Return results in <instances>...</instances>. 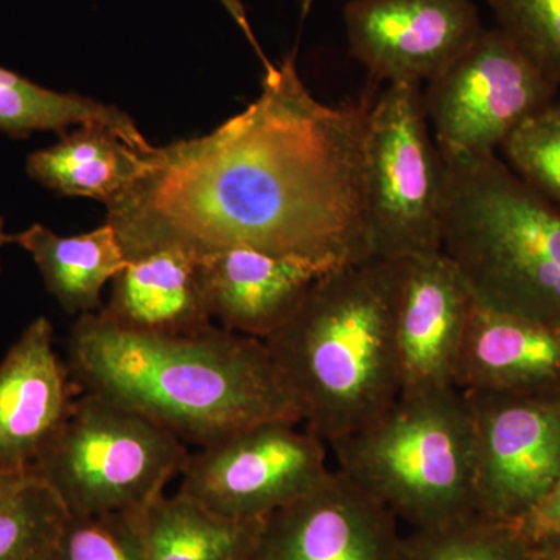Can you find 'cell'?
Wrapping results in <instances>:
<instances>
[{
	"label": "cell",
	"mask_w": 560,
	"mask_h": 560,
	"mask_svg": "<svg viewBox=\"0 0 560 560\" xmlns=\"http://www.w3.org/2000/svg\"><path fill=\"white\" fill-rule=\"evenodd\" d=\"M370 108L368 101L319 102L294 54L270 62L259 97L241 114L142 154L136 178L106 205L125 259L249 248L327 272L370 260Z\"/></svg>",
	"instance_id": "6da1fadb"
},
{
	"label": "cell",
	"mask_w": 560,
	"mask_h": 560,
	"mask_svg": "<svg viewBox=\"0 0 560 560\" xmlns=\"http://www.w3.org/2000/svg\"><path fill=\"white\" fill-rule=\"evenodd\" d=\"M69 372L84 390L147 416L198 447L301 412L267 345L210 324L183 335L124 329L101 313L79 316Z\"/></svg>",
	"instance_id": "7a4b0ae2"
},
{
	"label": "cell",
	"mask_w": 560,
	"mask_h": 560,
	"mask_svg": "<svg viewBox=\"0 0 560 560\" xmlns=\"http://www.w3.org/2000/svg\"><path fill=\"white\" fill-rule=\"evenodd\" d=\"M394 291L396 260L338 268L320 276L264 341L302 423L327 445L363 429L399 399Z\"/></svg>",
	"instance_id": "3957f363"
},
{
	"label": "cell",
	"mask_w": 560,
	"mask_h": 560,
	"mask_svg": "<svg viewBox=\"0 0 560 560\" xmlns=\"http://www.w3.org/2000/svg\"><path fill=\"white\" fill-rule=\"evenodd\" d=\"M442 161V250L475 301L560 326V208L497 154Z\"/></svg>",
	"instance_id": "277c9868"
},
{
	"label": "cell",
	"mask_w": 560,
	"mask_h": 560,
	"mask_svg": "<svg viewBox=\"0 0 560 560\" xmlns=\"http://www.w3.org/2000/svg\"><path fill=\"white\" fill-rule=\"evenodd\" d=\"M338 469L412 529L475 514V430L458 388L400 394L363 429L330 442Z\"/></svg>",
	"instance_id": "5b68a950"
},
{
	"label": "cell",
	"mask_w": 560,
	"mask_h": 560,
	"mask_svg": "<svg viewBox=\"0 0 560 560\" xmlns=\"http://www.w3.org/2000/svg\"><path fill=\"white\" fill-rule=\"evenodd\" d=\"M187 456L186 444L160 423L84 390L32 474L70 517L132 514L164 493Z\"/></svg>",
	"instance_id": "8992f818"
},
{
	"label": "cell",
	"mask_w": 560,
	"mask_h": 560,
	"mask_svg": "<svg viewBox=\"0 0 560 560\" xmlns=\"http://www.w3.org/2000/svg\"><path fill=\"white\" fill-rule=\"evenodd\" d=\"M364 176L371 259L393 261L442 250L444 161L420 84H386L372 103Z\"/></svg>",
	"instance_id": "52a82bcc"
},
{
	"label": "cell",
	"mask_w": 560,
	"mask_h": 560,
	"mask_svg": "<svg viewBox=\"0 0 560 560\" xmlns=\"http://www.w3.org/2000/svg\"><path fill=\"white\" fill-rule=\"evenodd\" d=\"M422 95L441 156L481 158L497 154L559 88L500 28H482Z\"/></svg>",
	"instance_id": "ba28073f"
},
{
	"label": "cell",
	"mask_w": 560,
	"mask_h": 560,
	"mask_svg": "<svg viewBox=\"0 0 560 560\" xmlns=\"http://www.w3.org/2000/svg\"><path fill=\"white\" fill-rule=\"evenodd\" d=\"M293 420H268L189 453L178 492L221 517L260 522L330 475L326 442Z\"/></svg>",
	"instance_id": "9c48e42d"
},
{
	"label": "cell",
	"mask_w": 560,
	"mask_h": 560,
	"mask_svg": "<svg viewBox=\"0 0 560 560\" xmlns=\"http://www.w3.org/2000/svg\"><path fill=\"white\" fill-rule=\"evenodd\" d=\"M464 394L475 430V511L522 523L560 480V396Z\"/></svg>",
	"instance_id": "30bf717a"
},
{
	"label": "cell",
	"mask_w": 560,
	"mask_h": 560,
	"mask_svg": "<svg viewBox=\"0 0 560 560\" xmlns=\"http://www.w3.org/2000/svg\"><path fill=\"white\" fill-rule=\"evenodd\" d=\"M345 24L350 55L372 79L420 86L485 28L471 0H350Z\"/></svg>",
	"instance_id": "8fae6325"
},
{
	"label": "cell",
	"mask_w": 560,
	"mask_h": 560,
	"mask_svg": "<svg viewBox=\"0 0 560 560\" xmlns=\"http://www.w3.org/2000/svg\"><path fill=\"white\" fill-rule=\"evenodd\" d=\"M397 518L331 470L318 488L259 522L246 560H400Z\"/></svg>",
	"instance_id": "7c38bea8"
},
{
	"label": "cell",
	"mask_w": 560,
	"mask_h": 560,
	"mask_svg": "<svg viewBox=\"0 0 560 560\" xmlns=\"http://www.w3.org/2000/svg\"><path fill=\"white\" fill-rule=\"evenodd\" d=\"M475 304L469 283L444 250L396 260L393 330L400 394L456 388V360Z\"/></svg>",
	"instance_id": "4fadbf2b"
},
{
	"label": "cell",
	"mask_w": 560,
	"mask_h": 560,
	"mask_svg": "<svg viewBox=\"0 0 560 560\" xmlns=\"http://www.w3.org/2000/svg\"><path fill=\"white\" fill-rule=\"evenodd\" d=\"M77 399L54 326L39 316L0 361V470L28 474L55 440Z\"/></svg>",
	"instance_id": "5bb4252c"
},
{
	"label": "cell",
	"mask_w": 560,
	"mask_h": 560,
	"mask_svg": "<svg viewBox=\"0 0 560 560\" xmlns=\"http://www.w3.org/2000/svg\"><path fill=\"white\" fill-rule=\"evenodd\" d=\"M463 393L560 396V326L475 304L460 342Z\"/></svg>",
	"instance_id": "9a60e30c"
},
{
	"label": "cell",
	"mask_w": 560,
	"mask_h": 560,
	"mask_svg": "<svg viewBox=\"0 0 560 560\" xmlns=\"http://www.w3.org/2000/svg\"><path fill=\"white\" fill-rule=\"evenodd\" d=\"M202 287L212 320L245 337L268 340L327 275L315 265L231 248L201 259Z\"/></svg>",
	"instance_id": "2e32d148"
},
{
	"label": "cell",
	"mask_w": 560,
	"mask_h": 560,
	"mask_svg": "<svg viewBox=\"0 0 560 560\" xmlns=\"http://www.w3.org/2000/svg\"><path fill=\"white\" fill-rule=\"evenodd\" d=\"M103 318L124 329L183 335L213 324L202 287L201 259L180 249L131 257L110 282Z\"/></svg>",
	"instance_id": "e0dca14e"
},
{
	"label": "cell",
	"mask_w": 560,
	"mask_h": 560,
	"mask_svg": "<svg viewBox=\"0 0 560 560\" xmlns=\"http://www.w3.org/2000/svg\"><path fill=\"white\" fill-rule=\"evenodd\" d=\"M11 243L31 254L47 291L69 315L101 311L103 290L127 264L108 221L97 230L70 237L36 223L11 235Z\"/></svg>",
	"instance_id": "ac0fdd59"
},
{
	"label": "cell",
	"mask_w": 560,
	"mask_h": 560,
	"mask_svg": "<svg viewBox=\"0 0 560 560\" xmlns=\"http://www.w3.org/2000/svg\"><path fill=\"white\" fill-rule=\"evenodd\" d=\"M143 560H246L259 522H238L176 492L132 512Z\"/></svg>",
	"instance_id": "d6986e66"
},
{
	"label": "cell",
	"mask_w": 560,
	"mask_h": 560,
	"mask_svg": "<svg viewBox=\"0 0 560 560\" xmlns=\"http://www.w3.org/2000/svg\"><path fill=\"white\" fill-rule=\"evenodd\" d=\"M142 154L105 128L79 127L32 153L27 173L47 189L106 206L136 178Z\"/></svg>",
	"instance_id": "ffe728a7"
},
{
	"label": "cell",
	"mask_w": 560,
	"mask_h": 560,
	"mask_svg": "<svg viewBox=\"0 0 560 560\" xmlns=\"http://www.w3.org/2000/svg\"><path fill=\"white\" fill-rule=\"evenodd\" d=\"M72 127H101L131 149L147 153L151 143L125 110L94 98L51 91L0 66V131L28 138L36 131L66 135Z\"/></svg>",
	"instance_id": "44dd1931"
},
{
	"label": "cell",
	"mask_w": 560,
	"mask_h": 560,
	"mask_svg": "<svg viewBox=\"0 0 560 560\" xmlns=\"http://www.w3.org/2000/svg\"><path fill=\"white\" fill-rule=\"evenodd\" d=\"M533 539L521 523L470 514L401 539L400 560H530Z\"/></svg>",
	"instance_id": "7402d4cb"
},
{
	"label": "cell",
	"mask_w": 560,
	"mask_h": 560,
	"mask_svg": "<svg viewBox=\"0 0 560 560\" xmlns=\"http://www.w3.org/2000/svg\"><path fill=\"white\" fill-rule=\"evenodd\" d=\"M68 521L57 493L31 474L0 506V560H51Z\"/></svg>",
	"instance_id": "603a6c76"
},
{
	"label": "cell",
	"mask_w": 560,
	"mask_h": 560,
	"mask_svg": "<svg viewBox=\"0 0 560 560\" xmlns=\"http://www.w3.org/2000/svg\"><path fill=\"white\" fill-rule=\"evenodd\" d=\"M511 171L560 208V98L530 117L501 147Z\"/></svg>",
	"instance_id": "cb8c5ba5"
},
{
	"label": "cell",
	"mask_w": 560,
	"mask_h": 560,
	"mask_svg": "<svg viewBox=\"0 0 560 560\" xmlns=\"http://www.w3.org/2000/svg\"><path fill=\"white\" fill-rule=\"evenodd\" d=\"M500 28L560 90V0H488Z\"/></svg>",
	"instance_id": "d4e9b609"
},
{
	"label": "cell",
	"mask_w": 560,
	"mask_h": 560,
	"mask_svg": "<svg viewBox=\"0 0 560 560\" xmlns=\"http://www.w3.org/2000/svg\"><path fill=\"white\" fill-rule=\"evenodd\" d=\"M51 560H143L131 514L69 515Z\"/></svg>",
	"instance_id": "484cf974"
},
{
	"label": "cell",
	"mask_w": 560,
	"mask_h": 560,
	"mask_svg": "<svg viewBox=\"0 0 560 560\" xmlns=\"http://www.w3.org/2000/svg\"><path fill=\"white\" fill-rule=\"evenodd\" d=\"M522 528L528 533L530 539L539 537H560V480L550 495L541 501L526 521L521 523Z\"/></svg>",
	"instance_id": "4316f807"
},
{
	"label": "cell",
	"mask_w": 560,
	"mask_h": 560,
	"mask_svg": "<svg viewBox=\"0 0 560 560\" xmlns=\"http://www.w3.org/2000/svg\"><path fill=\"white\" fill-rule=\"evenodd\" d=\"M220 5L223 7L224 10L228 11V14L232 18V21L237 24V27L241 28L243 36L248 39L253 49L256 50L257 57L260 58L261 66L264 69L270 65V60L265 57L264 50H261L259 40H257L256 35H254L253 27L249 24L248 13H246L245 3L243 0H219Z\"/></svg>",
	"instance_id": "83f0119b"
},
{
	"label": "cell",
	"mask_w": 560,
	"mask_h": 560,
	"mask_svg": "<svg viewBox=\"0 0 560 560\" xmlns=\"http://www.w3.org/2000/svg\"><path fill=\"white\" fill-rule=\"evenodd\" d=\"M530 560H560V537L533 539Z\"/></svg>",
	"instance_id": "f1b7e54d"
},
{
	"label": "cell",
	"mask_w": 560,
	"mask_h": 560,
	"mask_svg": "<svg viewBox=\"0 0 560 560\" xmlns=\"http://www.w3.org/2000/svg\"><path fill=\"white\" fill-rule=\"evenodd\" d=\"M28 474H11V471L0 470V506L24 485V481L31 477Z\"/></svg>",
	"instance_id": "f546056e"
},
{
	"label": "cell",
	"mask_w": 560,
	"mask_h": 560,
	"mask_svg": "<svg viewBox=\"0 0 560 560\" xmlns=\"http://www.w3.org/2000/svg\"><path fill=\"white\" fill-rule=\"evenodd\" d=\"M7 243H11V235L7 234L5 230H3V220L0 219V248ZM0 272H2V265H0Z\"/></svg>",
	"instance_id": "4dcf8cb0"
},
{
	"label": "cell",
	"mask_w": 560,
	"mask_h": 560,
	"mask_svg": "<svg viewBox=\"0 0 560 560\" xmlns=\"http://www.w3.org/2000/svg\"><path fill=\"white\" fill-rule=\"evenodd\" d=\"M300 2H301L302 20H305V16H307V14L311 13L312 5H313V2H315V0H300Z\"/></svg>",
	"instance_id": "1f68e13d"
}]
</instances>
